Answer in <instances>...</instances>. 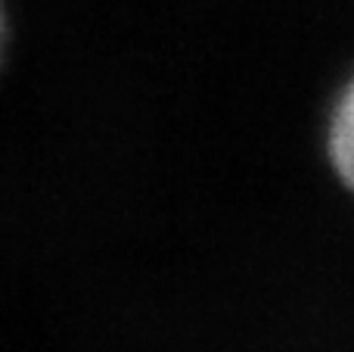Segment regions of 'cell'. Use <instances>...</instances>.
<instances>
[{
    "mask_svg": "<svg viewBox=\"0 0 354 352\" xmlns=\"http://www.w3.org/2000/svg\"><path fill=\"white\" fill-rule=\"evenodd\" d=\"M3 31L6 25H3V3H0V53H3Z\"/></svg>",
    "mask_w": 354,
    "mask_h": 352,
    "instance_id": "7a4b0ae2",
    "label": "cell"
},
{
    "mask_svg": "<svg viewBox=\"0 0 354 352\" xmlns=\"http://www.w3.org/2000/svg\"><path fill=\"white\" fill-rule=\"evenodd\" d=\"M330 156L339 178L354 191V81L336 103L330 125Z\"/></svg>",
    "mask_w": 354,
    "mask_h": 352,
    "instance_id": "6da1fadb",
    "label": "cell"
}]
</instances>
